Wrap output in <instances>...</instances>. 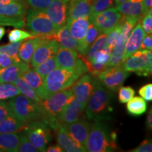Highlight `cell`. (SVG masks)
Masks as SVG:
<instances>
[{"mask_svg":"<svg viewBox=\"0 0 152 152\" xmlns=\"http://www.w3.org/2000/svg\"><path fill=\"white\" fill-rule=\"evenodd\" d=\"M111 96L110 92L100 81L95 80L94 90L85 109L88 119L102 121L109 118L110 112L113 110L111 106Z\"/></svg>","mask_w":152,"mask_h":152,"instance_id":"6da1fadb","label":"cell"},{"mask_svg":"<svg viewBox=\"0 0 152 152\" xmlns=\"http://www.w3.org/2000/svg\"><path fill=\"white\" fill-rule=\"evenodd\" d=\"M116 133L111 132L102 121H94L90 126L86 150L89 152L114 151L116 149Z\"/></svg>","mask_w":152,"mask_h":152,"instance_id":"7a4b0ae2","label":"cell"},{"mask_svg":"<svg viewBox=\"0 0 152 152\" xmlns=\"http://www.w3.org/2000/svg\"><path fill=\"white\" fill-rule=\"evenodd\" d=\"M12 113L24 123L33 121H44L48 125V118L41 104L30 99L23 94H18L9 101Z\"/></svg>","mask_w":152,"mask_h":152,"instance_id":"3957f363","label":"cell"},{"mask_svg":"<svg viewBox=\"0 0 152 152\" xmlns=\"http://www.w3.org/2000/svg\"><path fill=\"white\" fill-rule=\"evenodd\" d=\"M80 76L81 74L71 70L61 67L55 68L44 78L45 99L54 93L70 88Z\"/></svg>","mask_w":152,"mask_h":152,"instance_id":"277c9868","label":"cell"},{"mask_svg":"<svg viewBox=\"0 0 152 152\" xmlns=\"http://www.w3.org/2000/svg\"><path fill=\"white\" fill-rule=\"evenodd\" d=\"M26 27L34 36L42 39H54L58 28L52 22L45 11L31 9L26 16Z\"/></svg>","mask_w":152,"mask_h":152,"instance_id":"5b68a950","label":"cell"},{"mask_svg":"<svg viewBox=\"0 0 152 152\" xmlns=\"http://www.w3.org/2000/svg\"><path fill=\"white\" fill-rule=\"evenodd\" d=\"M73 96L72 89L68 88L54 93L47 99H42L41 106L48 118L49 128L54 130L57 124L59 123L57 120V117L70 102Z\"/></svg>","mask_w":152,"mask_h":152,"instance_id":"8992f818","label":"cell"},{"mask_svg":"<svg viewBox=\"0 0 152 152\" xmlns=\"http://www.w3.org/2000/svg\"><path fill=\"white\" fill-rule=\"evenodd\" d=\"M49 127L44 121H37L26 123L24 134L38 151H46L47 145L52 140Z\"/></svg>","mask_w":152,"mask_h":152,"instance_id":"52a82bcc","label":"cell"},{"mask_svg":"<svg viewBox=\"0 0 152 152\" xmlns=\"http://www.w3.org/2000/svg\"><path fill=\"white\" fill-rule=\"evenodd\" d=\"M151 50H138L128 57L123 63L122 66L126 71L147 77L151 73Z\"/></svg>","mask_w":152,"mask_h":152,"instance_id":"ba28073f","label":"cell"},{"mask_svg":"<svg viewBox=\"0 0 152 152\" xmlns=\"http://www.w3.org/2000/svg\"><path fill=\"white\" fill-rule=\"evenodd\" d=\"M55 57L58 67L77 72L82 75L87 72L86 65L75 49L58 47Z\"/></svg>","mask_w":152,"mask_h":152,"instance_id":"9c48e42d","label":"cell"},{"mask_svg":"<svg viewBox=\"0 0 152 152\" xmlns=\"http://www.w3.org/2000/svg\"><path fill=\"white\" fill-rule=\"evenodd\" d=\"M130 73L123 68L122 65L108 67L98 76L100 83L108 90L115 92L121 87Z\"/></svg>","mask_w":152,"mask_h":152,"instance_id":"30bf717a","label":"cell"},{"mask_svg":"<svg viewBox=\"0 0 152 152\" xmlns=\"http://www.w3.org/2000/svg\"><path fill=\"white\" fill-rule=\"evenodd\" d=\"M123 15L117 10L116 8H108L99 14H96L90 23L98 28L100 33H107L121 21Z\"/></svg>","mask_w":152,"mask_h":152,"instance_id":"8fae6325","label":"cell"},{"mask_svg":"<svg viewBox=\"0 0 152 152\" xmlns=\"http://www.w3.org/2000/svg\"><path fill=\"white\" fill-rule=\"evenodd\" d=\"M95 80L92 75L85 74L72 85L71 89L74 96L85 109L94 90Z\"/></svg>","mask_w":152,"mask_h":152,"instance_id":"7c38bea8","label":"cell"},{"mask_svg":"<svg viewBox=\"0 0 152 152\" xmlns=\"http://www.w3.org/2000/svg\"><path fill=\"white\" fill-rule=\"evenodd\" d=\"M58 43L54 39H44L34 52L32 56L31 66L35 67L48 59L51 56H55L58 49Z\"/></svg>","mask_w":152,"mask_h":152,"instance_id":"4fadbf2b","label":"cell"},{"mask_svg":"<svg viewBox=\"0 0 152 152\" xmlns=\"http://www.w3.org/2000/svg\"><path fill=\"white\" fill-rule=\"evenodd\" d=\"M68 134L83 149L86 150L87 140L90 130V124L87 121L82 120L70 124L64 125Z\"/></svg>","mask_w":152,"mask_h":152,"instance_id":"5bb4252c","label":"cell"},{"mask_svg":"<svg viewBox=\"0 0 152 152\" xmlns=\"http://www.w3.org/2000/svg\"><path fill=\"white\" fill-rule=\"evenodd\" d=\"M68 3L64 0H52L45 12L57 28H59L66 23Z\"/></svg>","mask_w":152,"mask_h":152,"instance_id":"9a60e30c","label":"cell"},{"mask_svg":"<svg viewBox=\"0 0 152 152\" xmlns=\"http://www.w3.org/2000/svg\"><path fill=\"white\" fill-rule=\"evenodd\" d=\"M84 110L85 108L83 107L73 95L67 105L58 115L57 120L63 125L70 124L80 119Z\"/></svg>","mask_w":152,"mask_h":152,"instance_id":"2e32d148","label":"cell"},{"mask_svg":"<svg viewBox=\"0 0 152 152\" xmlns=\"http://www.w3.org/2000/svg\"><path fill=\"white\" fill-rule=\"evenodd\" d=\"M95 0H70L68 5L66 23L74 19L89 16Z\"/></svg>","mask_w":152,"mask_h":152,"instance_id":"e0dca14e","label":"cell"},{"mask_svg":"<svg viewBox=\"0 0 152 152\" xmlns=\"http://www.w3.org/2000/svg\"><path fill=\"white\" fill-rule=\"evenodd\" d=\"M56 132V141L64 151L67 152H83L85 151L71 136L68 134L65 127L59 123L54 130Z\"/></svg>","mask_w":152,"mask_h":152,"instance_id":"ac0fdd59","label":"cell"},{"mask_svg":"<svg viewBox=\"0 0 152 152\" xmlns=\"http://www.w3.org/2000/svg\"><path fill=\"white\" fill-rule=\"evenodd\" d=\"M146 35L143 28L141 26L140 20L136 24L135 28L132 30L130 36L127 39L125 45V54H124V61L128 57H130L132 54L138 51L140 48V45L142 39Z\"/></svg>","mask_w":152,"mask_h":152,"instance_id":"d6986e66","label":"cell"},{"mask_svg":"<svg viewBox=\"0 0 152 152\" xmlns=\"http://www.w3.org/2000/svg\"><path fill=\"white\" fill-rule=\"evenodd\" d=\"M29 68V64L22 61L15 62L7 68H0V83H13Z\"/></svg>","mask_w":152,"mask_h":152,"instance_id":"ffe728a7","label":"cell"},{"mask_svg":"<svg viewBox=\"0 0 152 152\" xmlns=\"http://www.w3.org/2000/svg\"><path fill=\"white\" fill-rule=\"evenodd\" d=\"M90 20L89 16L82 17L72 20L66 23L72 36L80 43L84 39Z\"/></svg>","mask_w":152,"mask_h":152,"instance_id":"44dd1931","label":"cell"},{"mask_svg":"<svg viewBox=\"0 0 152 152\" xmlns=\"http://www.w3.org/2000/svg\"><path fill=\"white\" fill-rule=\"evenodd\" d=\"M26 12L27 7L22 0L0 2V15L14 18H25Z\"/></svg>","mask_w":152,"mask_h":152,"instance_id":"7402d4cb","label":"cell"},{"mask_svg":"<svg viewBox=\"0 0 152 152\" xmlns=\"http://www.w3.org/2000/svg\"><path fill=\"white\" fill-rule=\"evenodd\" d=\"M20 77L35 91L36 94L41 99H45L44 79L35 69L29 68Z\"/></svg>","mask_w":152,"mask_h":152,"instance_id":"603a6c76","label":"cell"},{"mask_svg":"<svg viewBox=\"0 0 152 152\" xmlns=\"http://www.w3.org/2000/svg\"><path fill=\"white\" fill-rule=\"evenodd\" d=\"M43 39L42 38L35 37L27 39V40L21 43L18 52L20 61L29 64L34 52Z\"/></svg>","mask_w":152,"mask_h":152,"instance_id":"cb8c5ba5","label":"cell"},{"mask_svg":"<svg viewBox=\"0 0 152 152\" xmlns=\"http://www.w3.org/2000/svg\"><path fill=\"white\" fill-rule=\"evenodd\" d=\"M115 8L123 16L142 18V0H127Z\"/></svg>","mask_w":152,"mask_h":152,"instance_id":"d4e9b609","label":"cell"},{"mask_svg":"<svg viewBox=\"0 0 152 152\" xmlns=\"http://www.w3.org/2000/svg\"><path fill=\"white\" fill-rule=\"evenodd\" d=\"M54 39L58 43L59 47L77 50L78 42L72 36L66 25L58 28L55 35Z\"/></svg>","mask_w":152,"mask_h":152,"instance_id":"484cf974","label":"cell"},{"mask_svg":"<svg viewBox=\"0 0 152 152\" xmlns=\"http://www.w3.org/2000/svg\"><path fill=\"white\" fill-rule=\"evenodd\" d=\"M99 33L100 32L98 28L92 23H90L84 39L80 43H78V46L77 48V54L83 56H86L90 47L92 46L93 42L99 35Z\"/></svg>","mask_w":152,"mask_h":152,"instance_id":"4316f807","label":"cell"},{"mask_svg":"<svg viewBox=\"0 0 152 152\" xmlns=\"http://www.w3.org/2000/svg\"><path fill=\"white\" fill-rule=\"evenodd\" d=\"M19 144V134L0 133V151L17 152Z\"/></svg>","mask_w":152,"mask_h":152,"instance_id":"83f0119b","label":"cell"},{"mask_svg":"<svg viewBox=\"0 0 152 152\" xmlns=\"http://www.w3.org/2000/svg\"><path fill=\"white\" fill-rule=\"evenodd\" d=\"M125 42L126 40L121 35H119L116 43L112 49L111 57L108 64L109 67L121 66L124 62L123 58L125 54Z\"/></svg>","mask_w":152,"mask_h":152,"instance_id":"f1b7e54d","label":"cell"},{"mask_svg":"<svg viewBox=\"0 0 152 152\" xmlns=\"http://www.w3.org/2000/svg\"><path fill=\"white\" fill-rule=\"evenodd\" d=\"M26 123L18 120L14 114H11L0 121V133H12L22 131Z\"/></svg>","mask_w":152,"mask_h":152,"instance_id":"f546056e","label":"cell"},{"mask_svg":"<svg viewBox=\"0 0 152 152\" xmlns=\"http://www.w3.org/2000/svg\"><path fill=\"white\" fill-rule=\"evenodd\" d=\"M127 103V111L130 115L133 116H140L147 111V102L140 96L132 97Z\"/></svg>","mask_w":152,"mask_h":152,"instance_id":"4dcf8cb0","label":"cell"},{"mask_svg":"<svg viewBox=\"0 0 152 152\" xmlns=\"http://www.w3.org/2000/svg\"><path fill=\"white\" fill-rule=\"evenodd\" d=\"M13 83L17 87L18 90L20 91V94L24 95L25 96L30 99L33 100L34 102L41 104V99L37 96L35 91L29 85H28L27 83H26L21 77H18V78H17Z\"/></svg>","mask_w":152,"mask_h":152,"instance_id":"1f68e13d","label":"cell"},{"mask_svg":"<svg viewBox=\"0 0 152 152\" xmlns=\"http://www.w3.org/2000/svg\"><path fill=\"white\" fill-rule=\"evenodd\" d=\"M58 67V64H57L56 57H55V56H52L45 61L34 67V69L44 79L50 72H52L53 70Z\"/></svg>","mask_w":152,"mask_h":152,"instance_id":"d6a6232c","label":"cell"},{"mask_svg":"<svg viewBox=\"0 0 152 152\" xmlns=\"http://www.w3.org/2000/svg\"><path fill=\"white\" fill-rule=\"evenodd\" d=\"M107 47L108 44L107 41H106V34L102 33V35H100L99 37H96V39L93 42L92 46L90 47L87 55L84 57L88 61H91L94 55L96 54V52H98L101 49L106 48Z\"/></svg>","mask_w":152,"mask_h":152,"instance_id":"836d02e7","label":"cell"},{"mask_svg":"<svg viewBox=\"0 0 152 152\" xmlns=\"http://www.w3.org/2000/svg\"><path fill=\"white\" fill-rule=\"evenodd\" d=\"M20 94V91L14 83H0V100L9 99Z\"/></svg>","mask_w":152,"mask_h":152,"instance_id":"e575fe53","label":"cell"},{"mask_svg":"<svg viewBox=\"0 0 152 152\" xmlns=\"http://www.w3.org/2000/svg\"><path fill=\"white\" fill-rule=\"evenodd\" d=\"M21 43V42H11L8 45H1L0 46V53L7 54V56H10L13 59H14L15 61H20L18 52Z\"/></svg>","mask_w":152,"mask_h":152,"instance_id":"d590c367","label":"cell"},{"mask_svg":"<svg viewBox=\"0 0 152 152\" xmlns=\"http://www.w3.org/2000/svg\"><path fill=\"white\" fill-rule=\"evenodd\" d=\"M113 0H95L91 7L89 18L90 20L94 18L96 14L111 7L113 4Z\"/></svg>","mask_w":152,"mask_h":152,"instance_id":"8d00e7d4","label":"cell"},{"mask_svg":"<svg viewBox=\"0 0 152 152\" xmlns=\"http://www.w3.org/2000/svg\"><path fill=\"white\" fill-rule=\"evenodd\" d=\"M33 34L26 30H20V28H15L11 30L8 34V39L9 42H21L25 39L29 38L35 37Z\"/></svg>","mask_w":152,"mask_h":152,"instance_id":"74e56055","label":"cell"},{"mask_svg":"<svg viewBox=\"0 0 152 152\" xmlns=\"http://www.w3.org/2000/svg\"><path fill=\"white\" fill-rule=\"evenodd\" d=\"M25 18H14L0 15V26H12L16 28H22L26 26Z\"/></svg>","mask_w":152,"mask_h":152,"instance_id":"f35d334b","label":"cell"},{"mask_svg":"<svg viewBox=\"0 0 152 152\" xmlns=\"http://www.w3.org/2000/svg\"><path fill=\"white\" fill-rule=\"evenodd\" d=\"M112 49L109 47L101 49L96 53L93 58L90 61L94 64H109L110 57H111Z\"/></svg>","mask_w":152,"mask_h":152,"instance_id":"ab89813d","label":"cell"},{"mask_svg":"<svg viewBox=\"0 0 152 152\" xmlns=\"http://www.w3.org/2000/svg\"><path fill=\"white\" fill-rule=\"evenodd\" d=\"M19 152H37L38 150L30 143L23 132L19 134V144L18 147Z\"/></svg>","mask_w":152,"mask_h":152,"instance_id":"60d3db41","label":"cell"},{"mask_svg":"<svg viewBox=\"0 0 152 152\" xmlns=\"http://www.w3.org/2000/svg\"><path fill=\"white\" fill-rule=\"evenodd\" d=\"M120 33H121V23L106 33V41H107L108 47L109 48L113 49L119 37Z\"/></svg>","mask_w":152,"mask_h":152,"instance_id":"b9f144b4","label":"cell"},{"mask_svg":"<svg viewBox=\"0 0 152 152\" xmlns=\"http://www.w3.org/2000/svg\"><path fill=\"white\" fill-rule=\"evenodd\" d=\"M135 94L134 91L130 87H121L118 91V101L120 103L125 104L130 100Z\"/></svg>","mask_w":152,"mask_h":152,"instance_id":"7bdbcfd3","label":"cell"},{"mask_svg":"<svg viewBox=\"0 0 152 152\" xmlns=\"http://www.w3.org/2000/svg\"><path fill=\"white\" fill-rule=\"evenodd\" d=\"M151 9L145 16H144L142 19L141 26L143 28L144 33L147 35H151L152 33V14Z\"/></svg>","mask_w":152,"mask_h":152,"instance_id":"ee69618b","label":"cell"},{"mask_svg":"<svg viewBox=\"0 0 152 152\" xmlns=\"http://www.w3.org/2000/svg\"><path fill=\"white\" fill-rule=\"evenodd\" d=\"M52 1V0H26L32 9L39 11H45Z\"/></svg>","mask_w":152,"mask_h":152,"instance_id":"f6af8a7d","label":"cell"},{"mask_svg":"<svg viewBox=\"0 0 152 152\" xmlns=\"http://www.w3.org/2000/svg\"><path fill=\"white\" fill-rule=\"evenodd\" d=\"M139 94L145 101L151 102L152 100V84L149 83L140 87Z\"/></svg>","mask_w":152,"mask_h":152,"instance_id":"bcb514c9","label":"cell"},{"mask_svg":"<svg viewBox=\"0 0 152 152\" xmlns=\"http://www.w3.org/2000/svg\"><path fill=\"white\" fill-rule=\"evenodd\" d=\"M11 114L14 113H12L8 102H4V100H0V121Z\"/></svg>","mask_w":152,"mask_h":152,"instance_id":"7dc6e473","label":"cell"},{"mask_svg":"<svg viewBox=\"0 0 152 152\" xmlns=\"http://www.w3.org/2000/svg\"><path fill=\"white\" fill-rule=\"evenodd\" d=\"M131 152H151L152 151L151 141L149 140H144L137 147L131 150Z\"/></svg>","mask_w":152,"mask_h":152,"instance_id":"c3c4849f","label":"cell"},{"mask_svg":"<svg viewBox=\"0 0 152 152\" xmlns=\"http://www.w3.org/2000/svg\"><path fill=\"white\" fill-rule=\"evenodd\" d=\"M15 62L16 61H15L14 59L11 58L10 56L0 53V68H7Z\"/></svg>","mask_w":152,"mask_h":152,"instance_id":"681fc988","label":"cell"},{"mask_svg":"<svg viewBox=\"0 0 152 152\" xmlns=\"http://www.w3.org/2000/svg\"><path fill=\"white\" fill-rule=\"evenodd\" d=\"M141 49H149L151 50L152 49V37L151 35H147L144 36V37L142 39V42L140 45Z\"/></svg>","mask_w":152,"mask_h":152,"instance_id":"f907efd6","label":"cell"},{"mask_svg":"<svg viewBox=\"0 0 152 152\" xmlns=\"http://www.w3.org/2000/svg\"><path fill=\"white\" fill-rule=\"evenodd\" d=\"M152 0H142V18L149 12L151 9Z\"/></svg>","mask_w":152,"mask_h":152,"instance_id":"816d5d0a","label":"cell"},{"mask_svg":"<svg viewBox=\"0 0 152 152\" xmlns=\"http://www.w3.org/2000/svg\"><path fill=\"white\" fill-rule=\"evenodd\" d=\"M46 151L47 152H62L64 150L60 147L58 144H54V145L49 146V147L47 148Z\"/></svg>","mask_w":152,"mask_h":152,"instance_id":"f5cc1de1","label":"cell"},{"mask_svg":"<svg viewBox=\"0 0 152 152\" xmlns=\"http://www.w3.org/2000/svg\"><path fill=\"white\" fill-rule=\"evenodd\" d=\"M147 127L149 130L152 129V109H150L147 117Z\"/></svg>","mask_w":152,"mask_h":152,"instance_id":"db71d44e","label":"cell"},{"mask_svg":"<svg viewBox=\"0 0 152 152\" xmlns=\"http://www.w3.org/2000/svg\"><path fill=\"white\" fill-rule=\"evenodd\" d=\"M5 32L6 30L5 28L3 27V26H0V41L1 40L4 36L5 35Z\"/></svg>","mask_w":152,"mask_h":152,"instance_id":"11a10c76","label":"cell"},{"mask_svg":"<svg viewBox=\"0 0 152 152\" xmlns=\"http://www.w3.org/2000/svg\"><path fill=\"white\" fill-rule=\"evenodd\" d=\"M127 1V0H113L114 2L117 5L119 4H121V3L124 2V1Z\"/></svg>","mask_w":152,"mask_h":152,"instance_id":"9f6ffc18","label":"cell"},{"mask_svg":"<svg viewBox=\"0 0 152 152\" xmlns=\"http://www.w3.org/2000/svg\"><path fill=\"white\" fill-rule=\"evenodd\" d=\"M21 1V0H0V2H8V1Z\"/></svg>","mask_w":152,"mask_h":152,"instance_id":"6f0895ef","label":"cell"},{"mask_svg":"<svg viewBox=\"0 0 152 152\" xmlns=\"http://www.w3.org/2000/svg\"><path fill=\"white\" fill-rule=\"evenodd\" d=\"M70 1V0H64V1H66V2L68 3V1Z\"/></svg>","mask_w":152,"mask_h":152,"instance_id":"680465c9","label":"cell"}]
</instances>
